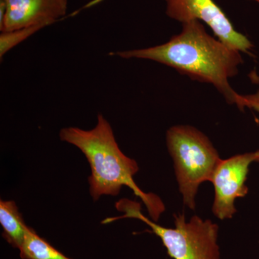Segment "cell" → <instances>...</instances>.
Masks as SVG:
<instances>
[{
    "label": "cell",
    "mask_w": 259,
    "mask_h": 259,
    "mask_svg": "<svg viewBox=\"0 0 259 259\" xmlns=\"http://www.w3.org/2000/svg\"><path fill=\"white\" fill-rule=\"evenodd\" d=\"M111 55L166 65L194 81L211 83L228 104L239 106L241 95L231 88L229 79L238 74L243 64L241 52L209 35L198 20L182 24V31L161 45Z\"/></svg>",
    "instance_id": "6da1fadb"
},
{
    "label": "cell",
    "mask_w": 259,
    "mask_h": 259,
    "mask_svg": "<svg viewBox=\"0 0 259 259\" xmlns=\"http://www.w3.org/2000/svg\"><path fill=\"white\" fill-rule=\"evenodd\" d=\"M59 136L61 141L79 148L88 158L92 172L90 192L94 200L102 195L117 196L122 186H126L142 200L150 217L157 222L166 209L164 204L158 196L146 193L136 185L134 177L139 171V165L122 152L111 125L103 115H98L93 129L65 127Z\"/></svg>",
    "instance_id": "7a4b0ae2"
},
{
    "label": "cell",
    "mask_w": 259,
    "mask_h": 259,
    "mask_svg": "<svg viewBox=\"0 0 259 259\" xmlns=\"http://www.w3.org/2000/svg\"><path fill=\"white\" fill-rule=\"evenodd\" d=\"M116 209L123 215L108 218L102 221L107 224L124 218L142 221L161 239L167 253L173 259H221L218 245L219 227L210 220L194 215L187 221L185 214H175V227L166 228L157 224L141 212V204L127 199H120Z\"/></svg>",
    "instance_id": "3957f363"
},
{
    "label": "cell",
    "mask_w": 259,
    "mask_h": 259,
    "mask_svg": "<svg viewBox=\"0 0 259 259\" xmlns=\"http://www.w3.org/2000/svg\"><path fill=\"white\" fill-rule=\"evenodd\" d=\"M166 145L184 204L195 209L199 186L210 182L221 162L216 148L203 133L190 125H175L166 133Z\"/></svg>",
    "instance_id": "277c9868"
},
{
    "label": "cell",
    "mask_w": 259,
    "mask_h": 259,
    "mask_svg": "<svg viewBox=\"0 0 259 259\" xmlns=\"http://www.w3.org/2000/svg\"><path fill=\"white\" fill-rule=\"evenodd\" d=\"M168 18L183 24L198 20L212 30L214 36L240 52L252 55L253 45L233 26L226 13L214 0H165Z\"/></svg>",
    "instance_id": "5b68a950"
},
{
    "label": "cell",
    "mask_w": 259,
    "mask_h": 259,
    "mask_svg": "<svg viewBox=\"0 0 259 259\" xmlns=\"http://www.w3.org/2000/svg\"><path fill=\"white\" fill-rule=\"evenodd\" d=\"M253 163H259V150L236 155L220 162L210 181L214 189L212 211L218 219H231L236 214V199L248 194L245 182Z\"/></svg>",
    "instance_id": "8992f818"
},
{
    "label": "cell",
    "mask_w": 259,
    "mask_h": 259,
    "mask_svg": "<svg viewBox=\"0 0 259 259\" xmlns=\"http://www.w3.org/2000/svg\"><path fill=\"white\" fill-rule=\"evenodd\" d=\"M67 0H0V30L47 27L66 15Z\"/></svg>",
    "instance_id": "52a82bcc"
},
{
    "label": "cell",
    "mask_w": 259,
    "mask_h": 259,
    "mask_svg": "<svg viewBox=\"0 0 259 259\" xmlns=\"http://www.w3.org/2000/svg\"><path fill=\"white\" fill-rule=\"evenodd\" d=\"M0 224L3 237L14 248L23 246L30 227L27 226L14 201H0Z\"/></svg>",
    "instance_id": "ba28073f"
},
{
    "label": "cell",
    "mask_w": 259,
    "mask_h": 259,
    "mask_svg": "<svg viewBox=\"0 0 259 259\" xmlns=\"http://www.w3.org/2000/svg\"><path fill=\"white\" fill-rule=\"evenodd\" d=\"M19 250L22 259H71L39 236L31 228Z\"/></svg>",
    "instance_id": "9c48e42d"
},
{
    "label": "cell",
    "mask_w": 259,
    "mask_h": 259,
    "mask_svg": "<svg viewBox=\"0 0 259 259\" xmlns=\"http://www.w3.org/2000/svg\"><path fill=\"white\" fill-rule=\"evenodd\" d=\"M44 28L46 27L44 25H36V26L17 29V30H10V31L1 32V34H0V57L3 58L8 51Z\"/></svg>",
    "instance_id": "30bf717a"
},
{
    "label": "cell",
    "mask_w": 259,
    "mask_h": 259,
    "mask_svg": "<svg viewBox=\"0 0 259 259\" xmlns=\"http://www.w3.org/2000/svg\"><path fill=\"white\" fill-rule=\"evenodd\" d=\"M245 107L259 112V91L253 95H241L238 109L243 111Z\"/></svg>",
    "instance_id": "8fae6325"
},
{
    "label": "cell",
    "mask_w": 259,
    "mask_h": 259,
    "mask_svg": "<svg viewBox=\"0 0 259 259\" xmlns=\"http://www.w3.org/2000/svg\"><path fill=\"white\" fill-rule=\"evenodd\" d=\"M253 1L256 2V3H258V4H259V0H253Z\"/></svg>",
    "instance_id": "7c38bea8"
}]
</instances>
